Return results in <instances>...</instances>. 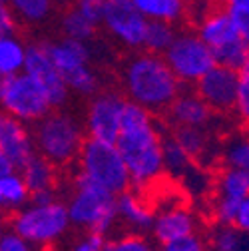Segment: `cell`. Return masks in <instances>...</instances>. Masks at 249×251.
Instances as JSON below:
<instances>
[{
  "label": "cell",
  "mask_w": 249,
  "mask_h": 251,
  "mask_svg": "<svg viewBox=\"0 0 249 251\" xmlns=\"http://www.w3.org/2000/svg\"><path fill=\"white\" fill-rule=\"evenodd\" d=\"M28 192H38V190H48V187H56L58 179V168H54L48 160L42 155L34 153L32 158H28L22 168H18Z\"/></svg>",
  "instance_id": "21"
},
{
  "label": "cell",
  "mask_w": 249,
  "mask_h": 251,
  "mask_svg": "<svg viewBox=\"0 0 249 251\" xmlns=\"http://www.w3.org/2000/svg\"><path fill=\"white\" fill-rule=\"evenodd\" d=\"M168 120L175 126H190V128H207L213 120V112L196 92H179L175 100L166 110Z\"/></svg>",
  "instance_id": "17"
},
{
  "label": "cell",
  "mask_w": 249,
  "mask_h": 251,
  "mask_svg": "<svg viewBox=\"0 0 249 251\" xmlns=\"http://www.w3.org/2000/svg\"><path fill=\"white\" fill-rule=\"evenodd\" d=\"M207 241L209 251H247V233L233 226H215Z\"/></svg>",
  "instance_id": "26"
},
{
  "label": "cell",
  "mask_w": 249,
  "mask_h": 251,
  "mask_svg": "<svg viewBox=\"0 0 249 251\" xmlns=\"http://www.w3.org/2000/svg\"><path fill=\"white\" fill-rule=\"evenodd\" d=\"M70 227L68 211L62 200L44 205L28 203L10 217V231L36 249L52 247L68 233Z\"/></svg>",
  "instance_id": "5"
},
{
  "label": "cell",
  "mask_w": 249,
  "mask_h": 251,
  "mask_svg": "<svg viewBox=\"0 0 249 251\" xmlns=\"http://www.w3.org/2000/svg\"><path fill=\"white\" fill-rule=\"evenodd\" d=\"M60 200L58 194H56V187H48V190H38V192H32L30 194V203L34 205H44V203H52Z\"/></svg>",
  "instance_id": "40"
},
{
  "label": "cell",
  "mask_w": 249,
  "mask_h": 251,
  "mask_svg": "<svg viewBox=\"0 0 249 251\" xmlns=\"http://www.w3.org/2000/svg\"><path fill=\"white\" fill-rule=\"evenodd\" d=\"M198 217L194 215L192 209L185 205H168L162 211L153 213V222H151V241L158 245H166L183 237H190L198 233Z\"/></svg>",
  "instance_id": "14"
},
{
  "label": "cell",
  "mask_w": 249,
  "mask_h": 251,
  "mask_svg": "<svg viewBox=\"0 0 249 251\" xmlns=\"http://www.w3.org/2000/svg\"><path fill=\"white\" fill-rule=\"evenodd\" d=\"M146 20L174 24L183 16V0H132Z\"/></svg>",
  "instance_id": "23"
},
{
  "label": "cell",
  "mask_w": 249,
  "mask_h": 251,
  "mask_svg": "<svg viewBox=\"0 0 249 251\" xmlns=\"http://www.w3.org/2000/svg\"><path fill=\"white\" fill-rule=\"evenodd\" d=\"M124 104H126V96L122 92L108 90L102 94H94L88 104L86 120H84L86 138L114 144L120 132Z\"/></svg>",
  "instance_id": "9"
},
{
  "label": "cell",
  "mask_w": 249,
  "mask_h": 251,
  "mask_svg": "<svg viewBox=\"0 0 249 251\" xmlns=\"http://www.w3.org/2000/svg\"><path fill=\"white\" fill-rule=\"evenodd\" d=\"M172 74L179 80V84H196L201 76H205L213 66L215 60L211 50L199 40L198 34L183 32L175 34L170 48L162 54Z\"/></svg>",
  "instance_id": "8"
},
{
  "label": "cell",
  "mask_w": 249,
  "mask_h": 251,
  "mask_svg": "<svg viewBox=\"0 0 249 251\" xmlns=\"http://www.w3.org/2000/svg\"><path fill=\"white\" fill-rule=\"evenodd\" d=\"M158 251H209V247H207V241H205L203 235L194 233L190 237H183V239L160 245Z\"/></svg>",
  "instance_id": "35"
},
{
  "label": "cell",
  "mask_w": 249,
  "mask_h": 251,
  "mask_svg": "<svg viewBox=\"0 0 249 251\" xmlns=\"http://www.w3.org/2000/svg\"><path fill=\"white\" fill-rule=\"evenodd\" d=\"M175 34H177V32H175L174 24L160 22V20H148L142 48H146V52H149V54L162 56V54L170 48V44L174 42Z\"/></svg>",
  "instance_id": "27"
},
{
  "label": "cell",
  "mask_w": 249,
  "mask_h": 251,
  "mask_svg": "<svg viewBox=\"0 0 249 251\" xmlns=\"http://www.w3.org/2000/svg\"><path fill=\"white\" fill-rule=\"evenodd\" d=\"M0 150L12 160L16 170L22 168L26 160L36 153L32 132L28 130V126L2 110H0Z\"/></svg>",
  "instance_id": "15"
},
{
  "label": "cell",
  "mask_w": 249,
  "mask_h": 251,
  "mask_svg": "<svg viewBox=\"0 0 249 251\" xmlns=\"http://www.w3.org/2000/svg\"><path fill=\"white\" fill-rule=\"evenodd\" d=\"M2 82H4V76H2V74H0V88H2Z\"/></svg>",
  "instance_id": "45"
},
{
  "label": "cell",
  "mask_w": 249,
  "mask_h": 251,
  "mask_svg": "<svg viewBox=\"0 0 249 251\" xmlns=\"http://www.w3.org/2000/svg\"><path fill=\"white\" fill-rule=\"evenodd\" d=\"M233 227L247 233V229H249V200H245L239 205V209L235 213V219H233Z\"/></svg>",
  "instance_id": "41"
},
{
  "label": "cell",
  "mask_w": 249,
  "mask_h": 251,
  "mask_svg": "<svg viewBox=\"0 0 249 251\" xmlns=\"http://www.w3.org/2000/svg\"><path fill=\"white\" fill-rule=\"evenodd\" d=\"M239 72H233L224 66H213L205 76L196 82V94L207 104V108L215 114H227L233 110L235 92H237Z\"/></svg>",
  "instance_id": "13"
},
{
  "label": "cell",
  "mask_w": 249,
  "mask_h": 251,
  "mask_svg": "<svg viewBox=\"0 0 249 251\" xmlns=\"http://www.w3.org/2000/svg\"><path fill=\"white\" fill-rule=\"evenodd\" d=\"M14 28H16V16L12 14L6 0H0V38L14 34Z\"/></svg>",
  "instance_id": "39"
},
{
  "label": "cell",
  "mask_w": 249,
  "mask_h": 251,
  "mask_svg": "<svg viewBox=\"0 0 249 251\" xmlns=\"http://www.w3.org/2000/svg\"><path fill=\"white\" fill-rule=\"evenodd\" d=\"M16 172V166L12 164V160L8 158V155L0 150V176H6V174H12Z\"/></svg>",
  "instance_id": "42"
},
{
  "label": "cell",
  "mask_w": 249,
  "mask_h": 251,
  "mask_svg": "<svg viewBox=\"0 0 249 251\" xmlns=\"http://www.w3.org/2000/svg\"><path fill=\"white\" fill-rule=\"evenodd\" d=\"M222 162L229 170H247L249 172V142L247 136H233L229 138L220 153Z\"/></svg>",
  "instance_id": "29"
},
{
  "label": "cell",
  "mask_w": 249,
  "mask_h": 251,
  "mask_svg": "<svg viewBox=\"0 0 249 251\" xmlns=\"http://www.w3.org/2000/svg\"><path fill=\"white\" fill-rule=\"evenodd\" d=\"M70 226L84 231H98L110 235L118 226L116 217V196L94 181L86 179L82 174L74 176L72 192L64 201Z\"/></svg>",
  "instance_id": "4"
},
{
  "label": "cell",
  "mask_w": 249,
  "mask_h": 251,
  "mask_svg": "<svg viewBox=\"0 0 249 251\" xmlns=\"http://www.w3.org/2000/svg\"><path fill=\"white\" fill-rule=\"evenodd\" d=\"M198 36L211 50V54L239 40H249L237 32V28L231 24V20L224 10L209 12L198 26Z\"/></svg>",
  "instance_id": "19"
},
{
  "label": "cell",
  "mask_w": 249,
  "mask_h": 251,
  "mask_svg": "<svg viewBox=\"0 0 249 251\" xmlns=\"http://www.w3.org/2000/svg\"><path fill=\"white\" fill-rule=\"evenodd\" d=\"M78 174L118 196L132 187L122 155L114 144L86 138L78 153Z\"/></svg>",
  "instance_id": "6"
},
{
  "label": "cell",
  "mask_w": 249,
  "mask_h": 251,
  "mask_svg": "<svg viewBox=\"0 0 249 251\" xmlns=\"http://www.w3.org/2000/svg\"><path fill=\"white\" fill-rule=\"evenodd\" d=\"M172 138L179 144V148L196 162L201 160V155L211 151V140L207 128H190V126H177L174 128Z\"/></svg>",
  "instance_id": "22"
},
{
  "label": "cell",
  "mask_w": 249,
  "mask_h": 251,
  "mask_svg": "<svg viewBox=\"0 0 249 251\" xmlns=\"http://www.w3.org/2000/svg\"><path fill=\"white\" fill-rule=\"evenodd\" d=\"M0 251H38L36 247H32L28 241H24L20 235H16L14 231H6L0 235Z\"/></svg>",
  "instance_id": "38"
},
{
  "label": "cell",
  "mask_w": 249,
  "mask_h": 251,
  "mask_svg": "<svg viewBox=\"0 0 249 251\" xmlns=\"http://www.w3.org/2000/svg\"><path fill=\"white\" fill-rule=\"evenodd\" d=\"M46 44V52L52 60V64L56 66V70L62 74V78H66L68 74L90 66V46L88 42H80V40H72V38H58L52 42H44Z\"/></svg>",
  "instance_id": "18"
},
{
  "label": "cell",
  "mask_w": 249,
  "mask_h": 251,
  "mask_svg": "<svg viewBox=\"0 0 249 251\" xmlns=\"http://www.w3.org/2000/svg\"><path fill=\"white\" fill-rule=\"evenodd\" d=\"M56 2H66L68 4V2H76V0H56Z\"/></svg>",
  "instance_id": "44"
},
{
  "label": "cell",
  "mask_w": 249,
  "mask_h": 251,
  "mask_svg": "<svg viewBox=\"0 0 249 251\" xmlns=\"http://www.w3.org/2000/svg\"><path fill=\"white\" fill-rule=\"evenodd\" d=\"M108 243V235L98 231H84L72 245V251H104Z\"/></svg>",
  "instance_id": "37"
},
{
  "label": "cell",
  "mask_w": 249,
  "mask_h": 251,
  "mask_svg": "<svg viewBox=\"0 0 249 251\" xmlns=\"http://www.w3.org/2000/svg\"><path fill=\"white\" fill-rule=\"evenodd\" d=\"M14 16L28 24L44 22L54 8V0H6Z\"/></svg>",
  "instance_id": "28"
},
{
  "label": "cell",
  "mask_w": 249,
  "mask_h": 251,
  "mask_svg": "<svg viewBox=\"0 0 249 251\" xmlns=\"http://www.w3.org/2000/svg\"><path fill=\"white\" fill-rule=\"evenodd\" d=\"M153 207L144 200V196L130 187L116 196V217L132 233H146L153 222Z\"/></svg>",
  "instance_id": "16"
},
{
  "label": "cell",
  "mask_w": 249,
  "mask_h": 251,
  "mask_svg": "<svg viewBox=\"0 0 249 251\" xmlns=\"http://www.w3.org/2000/svg\"><path fill=\"white\" fill-rule=\"evenodd\" d=\"M74 8L94 26H100L102 16H104V8H106V0H76Z\"/></svg>",
  "instance_id": "34"
},
{
  "label": "cell",
  "mask_w": 249,
  "mask_h": 251,
  "mask_svg": "<svg viewBox=\"0 0 249 251\" xmlns=\"http://www.w3.org/2000/svg\"><path fill=\"white\" fill-rule=\"evenodd\" d=\"M162 162H164V174H170L174 179H181L194 168V160L179 148V144L172 136H164Z\"/></svg>",
  "instance_id": "25"
},
{
  "label": "cell",
  "mask_w": 249,
  "mask_h": 251,
  "mask_svg": "<svg viewBox=\"0 0 249 251\" xmlns=\"http://www.w3.org/2000/svg\"><path fill=\"white\" fill-rule=\"evenodd\" d=\"M164 134L155 116L146 108L126 100L120 120V132L114 142L134 190H144L164 176L162 162Z\"/></svg>",
  "instance_id": "1"
},
{
  "label": "cell",
  "mask_w": 249,
  "mask_h": 251,
  "mask_svg": "<svg viewBox=\"0 0 249 251\" xmlns=\"http://www.w3.org/2000/svg\"><path fill=\"white\" fill-rule=\"evenodd\" d=\"M102 24L128 48H142L148 20L136 10L132 0H106Z\"/></svg>",
  "instance_id": "12"
},
{
  "label": "cell",
  "mask_w": 249,
  "mask_h": 251,
  "mask_svg": "<svg viewBox=\"0 0 249 251\" xmlns=\"http://www.w3.org/2000/svg\"><path fill=\"white\" fill-rule=\"evenodd\" d=\"M233 110L247 122L249 118V70L239 74V82H237V92H235V104Z\"/></svg>",
  "instance_id": "36"
},
{
  "label": "cell",
  "mask_w": 249,
  "mask_h": 251,
  "mask_svg": "<svg viewBox=\"0 0 249 251\" xmlns=\"http://www.w3.org/2000/svg\"><path fill=\"white\" fill-rule=\"evenodd\" d=\"M224 12L237 28V32L249 38V0H227Z\"/></svg>",
  "instance_id": "33"
},
{
  "label": "cell",
  "mask_w": 249,
  "mask_h": 251,
  "mask_svg": "<svg viewBox=\"0 0 249 251\" xmlns=\"http://www.w3.org/2000/svg\"><path fill=\"white\" fill-rule=\"evenodd\" d=\"M96 28L90 20H86L74 6L68 8L62 16V30H64V36L72 38V40H80V42H88L94 38Z\"/></svg>",
  "instance_id": "30"
},
{
  "label": "cell",
  "mask_w": 249,
  "mask_h": 251,
  "mask_svg": "<svg viewBox=\"0 0 249 251\" xmlns=\"http://www.w3.org/2000/svg\"><path fill=\"white\" fill-rule=\"evenodd\" d=\"M0 110L22 124H36L52 112V106L42 88L28 74L20 72L4 78L0 88Z\"/></svg>",
  "instance_id": "7"
},
{
  "label": "cell",
  "mask_w": 249,
  "mask_h": 251,
  "mask_svg": "<svg viewBox=\"0 0 249 251\" xmlns=\"http://www.w3.org/2000/svg\"><path fill=\"white\" fill-rule=\"evenodd\" d=\"M70 92H76L80 96H94L100 90V78L92 70V66H84L64 78Z\"/></svg>",
  "instance_id": "31"
},
{
  "label": "cell",
  "mask_w": 249,
  "mask_h": 251,
  "mask_svg": "<svg viewBox=\"0 0 249 251\" xmlns=\"http://www.w3.org/2000/svg\"><path fill=\"white\" fill-rule=\"evenodd\" d=\"M104 251H158L151 237L144 233H132L126 231L122 235H116L114 239H108Z\"/></svg>",
  "instance_id": "32"
},
{
  "label": "cell",
  "mask_w": 249,
  "mask_h": 251,
  "mask_svg": "<svg viewBox=\"0 0 249 251\" xmlns=\"http://www.w3.org/2000/svg\"><path fill=\"white\" fill-rule=\"evenodd\" d=\"M4 233V222H2V217H0V235Z\"/></svg>",
  "instance_id": "43"
},
{
  "label": "cell",
  "mask_w": 249,
  "mask_h": 251,
  "mask_svg": "<svg viewBox=\"0 0 249 251\" xmlns=\"http://www.w3.org/2000/svg\"><path fill=\"white\" fill-rule=\"evenodd\" d=\"M24 58H26V44L14 36H2L0 38V74L4 78L16 76L24 70Z\"/></svg>",
  "instance_id": "24"
},
{
  "label": "cell",
  "mask_w": 249,
  "mask_h": 251,
  "mask_svg": "<svg viewBox=\"0 0 249 251\" xmlns=\"http://www.w3.org/2000/svg\"><path fill=\"white\" fill-rule=\"evenodd\" d=\"M84 140V126L66 112L52 110L48 116L34 124V150L54 168L72 166L78 160Z\"/></svg>",
  "instance_id": "3"
},
{
  "label": "cell",
  "mask_w": 249,
  "mask_h": 251,
  "mask_svg": "<svg viewBox=\"0 0 249 251\" xmlns=\"http://www.w3.org/2000/svg\"><path fill=\"white\" fill-rule=\"evenodd\" d=\"M249 200V172L225 168L213 183L211 213L215 226H233L239 205Z\"/></svg>",
  "instance_id": "11"
},
{
  "label": "cell",
  "mask_w": 249,
  "mask_h": 251,
  "mask_svg": "<svg viewBox=\"0 0 249 251\" xmlns=\"http://www.w3.org/2000/svg\"><path fill=\"white\" fill-rule=\"evenodd\" d=\"M122 80L126 100L146 108L153 116L166 112L183 88L168 68L166 60L149 52L132 58L124 70Z\"/></svg>",
  "instance_id": "2"
},
{
  "label": "cell",
  "mask_w": 249,
  "mask_h": 251,
  "mask_svg": "<svg viewBox=\"0 0 249 251\" xmlns=\"http://www.w3.org/2000/svg\"><path fill=\"white\" fill-rule=\"evenodd\" d=\"M22 72L28 74L42 88L52 110L64 108L68 104L70 90H68L64 78H62V74L52 64L44 42H32V44L26 46V58H24V70Z\"/></svg>",
  "instance_id": "10"
},
{
  "label": "cell",
  "mask_w": 249,
  "mask_h": 251,
  "mask_svg": "<svg viewBox=\"0 0 249 251\" xmlns=\"http://www.w3.org/2000/svg\"><path fill=\"white\" fill-rule=\"evenodd\" d=\"M30 203V192L20 176V172H12L0 176V217H12L22 207Z\"/></svg>",
  "instance_id": "20"
}]
</instances>
